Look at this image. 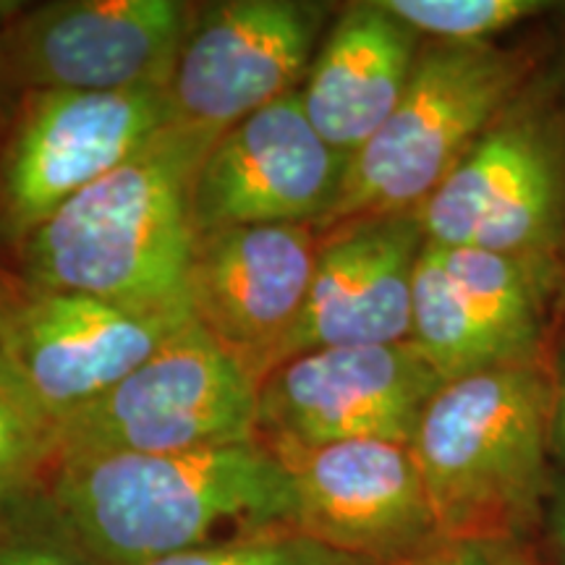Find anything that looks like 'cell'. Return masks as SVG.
<instances>
[{
	"label": "cell",
	"instance_id": "6da1fadb",
	"mask_svg": "<svg viewBox=\"0 0 565 565\" xmlns=\"http://www.w3.org/2000/svg\"><path fill=\"white\" fill-rule=\"evenodd\" d=\"M221 137L175 118L21 238V278L139 312L192 315L194 186Z\"/></svg>",
	"mask_w": 565,
	"mask_h": 565
},
{
	"label": "cell",
	"instance_id": "7a4b0ae2",
	"mask_svg": "<svg viewBox=\"0 0 565 565\" xmlns=\"http://www.w3.org/2000/svg\"><path fill=\"white\" fill-rule=\"evenodd\" d=\"M47 492L97 555L150 565L215 545L221 529H294V479L263 440L189 454L55 458Z\"/></svg>",
	"mask_w": 565,
	"mask_h": 565
},
{
	"label": "cell",
	"instance_id": "3957f363",
	"mask_svg": "<svg viewBox=\"0 0 565 565\" xmlns=\"http://www.w3.org/2000/svg\"><path fill=\"white\" fill-rule=\"evenodd\" d=\"M553 364L503 366L445 383L412 443L443 540L524 545L550 484Z\"/></svg>",
	"mask_w": 565,
	"mask_h": 565
},
{
	"label": "cell",
	"instance_id": "277c9868",
	"mask_svg": "<svg viewBox=\"0 0 565 565\" xmlns=\"http://www.w3.org/2000/svg\"><path fill=\"white\" fill-rule=\"evenodd\" d=\"M534 68L526 47L422 45L398 108L349 160L341 196L317 231L419 210L500 113L524 95Z\"/></svg>",
	"mask_w": 565,
	"mask_h": 565
},
{
	"label": "cell",
	"instance_id": "5b68a950",
	"mask_svg": "<svg viewBox=\"0 0 565 565\" xmlns=\"http://www.w3.org/2000/svg\"><path fill=\"white\" fill-rule=\"evenodd\" d=\"M259 380L196 324H183L121 383L53 433V461L189 454L259 440Z\"/></svg>",
	"mask_w": 565,
	"mask_h": 565
},
{
	"label": "cell",
	"instance_id": "8992f818",
	"mask_svg": "<svg viewBox=\"0 0 565 565\" xmlns=\"http://www.w3.org/2000/svg\"><path fill=\"white\" fill-rule=\"evenodd\" d=\"M416 212L429 244L565 267V110L526 87Z\"/></svg>",
	"mask_w": 565,
	"mask_h": 565
},
{
	"label": "cell",
	"instance_id": "52a82bcc",
	"mask_svg": "<svg viewBox=\"0 0 565 565\" xmlns=\"http://www.w3.org/2000/svg\"><path fill=\"white\" fill-rule=\"evenodd\" d=\"M565 320V267L424 244L414 273L412 343L445 383L503 366L553 364Z\"/></svg>",
	"mask_w": 565,
	"mask_h": 565
},
{
	"label": "cell",
	"instance_id": "ba28073f",
	"mask_svg": "<svg viewBox=\"0 0 565 565\" xmlns=\"http://www.w3.org/2000/svg\"><path fill=\"white\" fill-rule=\"evenodd\" d=\"M192 315L139 312L21 278L0 282V385L53 433L179 333Z\"/></svg>",
	"mask_w": 565,
	"mask_h": 565
},
{
	"label": "cell",
	"instance_id": "9c48e42d",
	"mask_svg": "<svg viewBox=\"0 0 565 565\" xmlns=\"http://www.w3.org/2000/svg\"><path fill=\"white\" fill-rule=\"evenodd\" d=\"M200 6L58 0L0 32L6 79L30 92L168 89Z\"/></svg>",
	"mask_w": 565,
	"mask_h": 565
},
{
	"label": "cell",
	"instance_id": "30bf717a",
	"mask_svg": "<svg viewBox=\"0 0 565 565\" xmlns=\"http://www.w3.org/2000/svg\"><path fill=\"white\" fill-rule=\"evenodd\" d=\"M168 89L30 92L0 158V221L24 238L175 121Z\"/></svg>",
	"mask_w": 565,
	"mask_h": 565
},
{
	"label": "cell",
	"instance_id": "8fae6325",
	"mask_svg": "<svg viewBox=\"0 0 565 565\" xmlns=\"http://www.w3.org/2000/svg\"><path fill=\"white\" fill-rule=\"evenodd\" d=\"M445 377L412 341L320 349L288 359L259 380V440L412 445Z\"/></svg>",
	"mask_w": 565,
	"mask_h": 565
},
{
	"label": "cell",
	"instance_id": "7c38bea8",
	"mask_svg": "<svg viewBox=\"0 0 565 565\" xmlns=\"http://www.w3.org/2000/svg\"><path fill=\"white\" fill-rule=\"evenodd\" d=\"M267 448L294 479V529L309 540L366 565L404 561L443 542L412 445Z\"/></svg>",
	"mask_w": 565,
	"mask_h": 565
},
{
	"label": "cell",
	"instance_id": "4fadbf2b",
	"mask_svg": "<svg viewBox=\"0 0 565 565\" xmlns=\"http://www.w3.org/2000/svg\"><path fill=\"white\" fill-rule=\"evenodd\" d=\"M322 24L324 6L303 0H225L196 11L168 87L179 121L228 131L291 95Z\"/></svg>",
	"mask_w": 565,
	"mask_h": 565
},
{
	"label": "cell",
	"instance_id": "5bb4252c",
	"mask_svg": "<svg viewBox=\"0 0 565 565\" xmlns=\"http://www.w3.org/2000/svg\"><path fill=\"white\" fill-rule=\"evenodd\" d=\"M349 158L320 137L299 89L231 126L194 186L196 233L228 225H320L343 189Z\"/></svg>",
	"mask_w": 565,
	"mask_h": 565
},
{
	"label": "cell",
	"instance_id": "9a60e30c",
	"mask_svg": "<svg viewBox=\"0 0 565 565\" xmlns=\"http://www.w3.org/2000/svg\"><path fill=\"white\" fill-rule=\"evenodd\" d=\"M315 225H228L196 233L186 278L192 320L254 377L299 317L320 252Z\"/></svg>",
	"mask_w": 565,
	"mask_h": 565
},
{
	"label": "cell",
	"instance_id": "2e32d148",
	"mask_svg": "<svg viewBox=\"0 0 565 565\" xmlns=\"http://www.w3.org/2000/svg\"><path fill=\"white\" fill-rule=\"evenodd\" d=\"M320 236L312 286L270 370L309 351L412 341L414 273L427 244L419 212L359 217Z\"/></svg>",
	"mask_w": 565,
	"mask_h": 565
},
{
	"label": "cell",
	"instance_id": "e0dca14e",
	"mask_svg": "<svg viewBox=\"0 0 565 565\" xmlns=\"http://www.w3.org/2000/svg\"><path fill=\"white\" fill-rule=\"evenodd\" d=\"M422 42L380 0L345 9L299 89L307 118L333 150L353 158L398 108Z\"/></svg>",
	"mask_w": 565,
	"mask_h": 565
},
{
	"label": "cell",
	"instance_id": "ac0fdd59",
	"mask_svg": "<svg viewBox=\"0 0 565 565\" xmlns=\"http://www.w3.org/2000/svg\"><path fill=\"white\" fill-rule=\"evenodd\" d=\"M0 565H113L97 555L45 484L0 500Z\"/></svg>",
	"mask_w": 565,
	"mask_h": 565
},
{
	"label": "cell",
	"instance_id": "d6986e66",
	"mask_svg": "<svg viewBox=\"0 0 565 565\" xmlns=\"http://www.w3.org/2000/svg\"><path fill=\"white\" fill-rule=\"evenodd\" d=\"M393 17L433 42H492L494 34L540 17L550 3L540 0H380Z\"/></svg>",
	"mask_w": 565,
	"mask_h": 565
},
{
	"label": "cell",
	"instance_id": "ffe728a7",
	"mask_svg": "<svg viewBox=\"0 0 565 565\" xmlns=\"http://www.w3.org/2000/svg\"><path fill=\"white\" fill-rule=\"evenodd\" d=\"M150 565H366L349 555L320 545L296 529L236 536L215 545H204L168 555Z\"/></svg>",
	"mask_w": 565,
	"mask_h": 565
},
{
	"label": "cell",
	"instance_id": "44dd1931",
	"mask_svg": "<svg viewBox=\"0 0 565 565\" xmlns=\"http://www.w3.org/2000/svg\"><path fill=\"white\" fill-rule=\"evenodd\" d=\"M53 443L0 385V500L45 484Z\"/></svg>",
	"mask_w": 565,
	"mask_h": 565
},
{
	"label": "cell",
	"instance_id": "7402d4cb",
	"mask_svg": "<svg viewBox=\"0 0 565 565\" xmlns=\"http://www.w3.org/2000/svg\"><path fill=\"white\" fill-rule=\"evenodd\" d=\"M550 454L565 477V330L553 356V408H550Z\"/></svg>",
	"mask_w": 565,
	"mask_h": 565
},
{
	"label": "cell",
	"instance_id": "603a6c76",
	"mask_svg": "<svg viewBox=\"0 0 565 565\" xmlns=\"http://www.w3.org/2000/svg\"><path fill=\"white\" fill-rule=\"evenodd\" d=\"M380 565H494V563H492V547L471 545V542L443 540L440 545L424 550L419 555L404 557V561H395V563H380Z\"/></svg>",
	"mask_w": 565,
	"mask_h": 565
},
{
	"label": "cell",
	"instance_id": "cb8c5ba5",
	"mask_svg": "<svg viewBox=\"0 0 565 565\" xmlns=\"http://www.w3.org/2000/svg\"><path fill=\"white\" fill-rule=\"evenodd\" d=\"M540 529L545 534L550 565H565V477L557 471L550 484Z\"/></svg>",
	"mask_w": 565,
	"mask_h": 565
},
{
	"label": "cell",
	"instance_id": "d4e9b609",
	"mask_svg": "<svg viewBox=\"0 0 565 565\" xmlns=\"http://www.w3.org/2000/svg\"><path fill=\"white\" fill-rule=\"evenodd\" d=\"M492 563L494 565H536L526 545L492 547Z\"/></svg>",
	"mask_w": 565,
	"mask_h": 565
}]
</instances>
